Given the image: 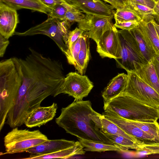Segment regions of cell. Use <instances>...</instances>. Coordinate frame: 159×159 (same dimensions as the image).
<instances>
[{"label": "cell", "mask_w": 159, "mask_h": 159, "mask_svg": "<svg viewBox=\"0 0 159 159\" xmlns=\"http://www.w3.org/2000/svg\"><path fill=\"white\" fill-rule=\"evenodd\" d=\"M125 6L134 11L142 19L147 15H156L153 9L142 5L128 2Z\"/></svg>", "instance_id": "27"}, {"label": "cell", "mask_w": 159, "mask_h": 159, "mask_svg": "<svg viewBox=\"0 0 159 159\" xmlns=\"http://www.w3.org/2000/svg\"><path fill=\"white\" fill-rule=\"evenodd\" d=\"M51 10V12L48 15V17L59 20H64L67 10L62 3L56 5Z\"/></svg>", "instance_id": "30"}, {"label": "cell", "mask_w": 159, "mask_h": 159, "mask_svg": "<svg viewBox=\"0 0 159 159\" xmlns=\"http://www.w3.org/2000/svg\"><path fill=\"white\" fill-rule=\"evenodd\" d=\"M139 22L136 20L126 21H116L114 24L116 28L129 31L139 25Z\"/></svg>", "instance_id": "33"}, {"label": "cell", "mask_w": 159, "mask_h": 159, "mask_svg": "<svg viewBox=\"0 0 159 159\" xmlns=\"http://www.w3.org/2000/svg\"><path fill=\"white\" fill-rule=\"evenodd\" d=\"M61 111L55 122L67 133L79 139L113 144L102 132V114L92 108L90 101H74Z\"/></svg>", "instance_id": "1"}, {"label": "cell", "mask_w": 159, "mask_h": 159, "mask_svg": "<svg viewBox=\"0 0 159 159\" xmlns=\"http://www.w3.org/2000/svg\"><path fill=\"white\" fill-rule=\"evenodd\" d=\"M48 139L39 130L30 131L13 128L4 137L5 152L1 155L23 152L38 145Z\"/></svg>", "instance_id": "5"}, {"label": "cell", "mask_w": 159, "mask_h": 159, "mask_svg": "<svg viewBox=\"0 0 159 159\" xmlns=\"http://www.w3.org/2000/svg\"><path fill=\"white\" fill-rule=\"evenodd\" d=\"M82 35L73 43L70 49L65 55L68 63L70 65H74L80 50Z\"/></svg>", "instance_id": "28"}, {"label": "cell", "mask_w": 159, "mask_h": 159, "mask_svg": "<svg viewBox=\"0 0 159 159\" xmlns=\"http://www.w3.org/2000/svg\"><path fill=\"white\" fill-rule=\"evenodd\" d=\"M85 16L81 12H75L67 10L63 20L66 21L72 25L75 22H78L81 21Z\"/></svg>", "instance_id": "31"}, {"label": "cell", "mask_w": 159, "mask_h": 159, "mask_svg": "<svg viewBox=\"0 0 159 159\" xmlns=\"http://www.w3.org/2000/svg\"><path fill=\"white\" fill-rule=\"evenodd\" d=\"M129 31L135 39L144 57L148 62H151L157 55L147 38L143 34L139 26Z\"/></svg>", "instance_id": "18"}, {"label": "cell", "mask_w": 159, "mask_h": 159, "mask_svg": "<svg viewBox=\"0 0 159 159\" xmlns=\"http://www.w3.org/2000/svg\"><path fill=\"white\" fill-rule=\"evenodd\" d=\"M114 18L115 21L136 20L140 22L142 19L135 12L125 6L116 9Z\"/></svg>", "instance_id": "26"}, {"label": "cell", "mask_w": 159, "mask_h": 159, "mask_svg": "<svg viewBox=\"0 0 159 159\" xmlns=\"http://www.w3.org/2000/svg\"><path fill=\"white\" fill-rule=\"evenodd\" d=\"M154 20L157 23L159 24V15H153Z\"/></svg>", "instance_id": "42"}, {"label": "cell", "mask_w": 159, "mask_h": 159, "mask_svg": "<svg viewBox=\"0 0 159 159\" xmlns=\"http://www.w3.org/2000/svg\"><path fill=\"white\" fill-rule=\"evenodd\" d=\"M72 25L66 21L48 17L47 19L40 24L24 32H15L13 35L27 36L41 34L47 35L53 40L65 55L68 50L67 41Z\"/></svg>", "instance_id": "4"}, {"label": "cell", "mask_w": 159, "mask_h": 159, "mask_svg": "<svg viewBox=\"0 0 159 159\" xmlns=\"http://www.w3.org/2000/svg\"><path fill=\"white\" fill-rule=\"evenodd\" d=\"M86 14L98 16L113 17L116 11L112 6L101 0H65Z\"/></svg>", "instance_id": "12"}, {"label": "cell", "mask_w": 159, "mask_h": 159, "mask_svg": "<svg viewBox=\"0 0 159 159\" xmlns=\"http://www.w3.org/2000/svg\"><path fill=\"white\" fill-rule=\"evenodd\" d=\"M77 142L63 139H48L38 145L30 148L26 152L30 154H48L70 147L76 144Z\"/></svg>", "instance_id": "15"}, {"label": "cell", "mask_w": 159, "mask_h": 159, "mask_svg": "<svg viewBox=\"0 0 159 159\" xmlns=\"http://www.w3.org/2000/svg\"><path fill=\"white\" fill-rule=\"evenodd\" d=\"M152 61L155 68L159 82V62L155 57L152 60Z\"/></svg>", "instance_id": "37"}, {"label": "cell", "mask_w": 159, "mask_h": 159, "mask_svg": "<svg viewBox=\"0 0 159 159\" xmlns=\"http://www.w3.org/2000/svg\"><path fill=\"white\" fill-rule=\"evenodd\" d=\"M152 23L154 25L157 34L159 37V24L157 23L154 20V18L152 20Z\"/></svg>", "instance_id": "40"}, {"label": "cell", "mask_w": 159, "mask_h": 159, "mask_svg": "<svg viewBox=\"0 0 159 159\" xmlns=\"http://www.w3.org/2000/svg\"><path fill=\"white\" fill-rule=\"evenodd\" d=\"M45 5L51 9L55 5L57 4L63 3L65 0H40Z\"/></svg>", "instance_id": "36"}, {"label": "cell", "mask_w": 159, "mask_h": 159, "mask_svg": "<svg viewBox=\"0 0 159 159\" xmlns=\"http://www.w3.org/2000/svg\"><path fill=\"white\" fill-rule=\"evenodd\" d=\"M120 42V58L115 59L117 67L126 71L134 72V64H146L148 61L141 54L137 43L134 36L129 31L118 30Z\"/></svg>", "instance_id": "6"}, {"label": "cell", "mask_w": 159, "mask_h": 159, "mask_svg": "<svg viewBox=\"0 0 159 159\" xmlns=\"http://www.w3.org/2000/svg\"><path fill=\"white\" fill-rule=\"evenodd\" d=\"M97 44V51L102 58L115 60L120 58L121 47L118 30L114 25L102 35Z\"/></svg>", "instance_id": "11"}, {"label": "cell", "mask_w": 159, "mask_h": 159, "mask_svg": "<svg viewBox=\"0 0 159 159\" xmlns=\"http://www.w3.org/2000/svg\"><path fill=\"white\" fill-rule=\"evenodd\" d=\"M85 151L84 148L79 141L75 145L68 148L45 155L30 154L29 159L61 158L67 159L78 155H84Z\"/></svg>", "instance_id": "19"}, {"label": "cell", "mask_w": 159, "mask_h": 159, "mask_svg": "<svg viewBox=\"0 0 159 159\" xmlns=\"http://www.w3.org/2000/svg\"><path fill=\"white\" fill-rule=\"evenodd\" d=\"M153 10L156 13V15H159V0L156 2Z\"/></svg>", "instance_id": "41"}, {"label": "cell", "mask_w": 159, "mask_h": 159, "mask_svg": "<svg viewBox=\"0 0 159 159\" xmlns=\"http://www.w3.org/2000/svg\"><path fill=\"white\" fill-rule=\"evenodd\" d=\"M127 81V75L124 73L118 74L110 81L102 94L104 105L123 92Z\"/></svg>", "instance_id": "16"}, {"label": "cell", "mask_w": 159, "mask_h": 159, "mask_svg": "<svg viewBox=\"0 0 159 159\" xmlns=\"http://www.w3.org/2000/svg\"><path fill=\"white\" fill-rule=\"evenodd\" d=\"M9 43L8 39L0 34V57H2L6 51L7 47Z\"/></svg>", "instance_id": "35"}, {"label": "cell", "mask_w": 159, "mask_h": 159, "mask_svg": "<svg viewBox=\"0 0 159 159\" xmlns=\"http://www.w3.org/2000/svg\"><path fill=\"white\" fill-rule=\"evenodd\" d=\"M22 80L19 58L14 57L0 62V131L17 98Z\"/></svg>", "instance_id": "2"}, {"label": "cell", "mask_w": 159, "mask_h": 159, "mask_svg": "<svg viewBox=\"0 0 159 159\" xmlns=\"http://www.w3.org/2000/svg\"><path fill=\"white\" fill-rule=\"evenodd\" d=\"M113 144L116 145L126 151L129 149L137 150L139 143L135 141L120 135L103 134Z\"/></svg>", "instance_id": "25"}, {"label": "cell", "mask_w": 159, "mask_h": 159, "mask_svg": "<svg viewBox=\"0 0 159 159\" xmlns=\"http://www.w3.org/2000/svg\"><path fill=\"white\" fill-rule=\"evenodd\" d=\"M93 87V83L87 76L70 72L65 76L53 97L64 93L74 97V101L81 100L88 95Z\"/></svg>", "instance_id": "8"}, {"label": "cell", "mask_w": 159, "mask_h": 159, "mask_svg": "<svg viewBox=\"0 0 159 159\" xmlns=\"http://www.w3.org/2000/svg\"><path fill=\"white\" fill-rule=\"evenodd\" d=\"M19 22L16 10L0 1V34L8 39L15 32Z\"/></svg>", "instance_id": "13"}, {"label": "cell", "mask_w": 159, "mask_h": 159, "mask_svg": "<svg viewBox=\"0 0 159 159\" xmlns=\"http://www.w3.org/2000/svg\"><path fill=\"white\" fill-rule=\"evenodd\" d=\"M102 115L113 122L128 134L135 138L139 142L140 147L150 143L157 139L142 130L132 120L124 118L111 110L106 109Z\"/></svg>", "instance_id": "10"}, {"label": "cell", "mask_w": 159, "mask_h": 159, "mask_svg": "<svg viewBox=\"0 0 159 159\" xmlns=\"http://www.w3.org/2000/svg\"><path fill=\"white\" fill-rule=\"evenodd\" d=\"M84 32V31L83 30L77 27H76L74 30L70 31L67 44L68 48V51L70 49L73 43L75 42Z\"/></svg>", "instance_id": "32"}, {"label": "cell", "mask_w": 159, "mask_h": 159, "mask_svg": "<svg viewBox=\"0 0 159 159\" xmlns=\"http://www.w3.org/2000/svg\"><path fill=\"white\" fill-rule=\"evenodd\" d=\"M153 18L152 15L145 16L139 22V26L150 42L157 55H159V37L152 23Z\"/></svg>", "instance_id": "21"}, {"label": "cell", "mask_w": 159, "mask_h": 159, "mask_svg": "<svg viewBox=\"0 0 159 159\" xmlns=\"http://www.w3.org/2000/svg\"><path fill=\"white\" fill-rule=\"evenodd\" d=\"M103 109L113 111L122 117L132 121L153 122L159 119V109L123 93L104 105Z\"/></svg>", "instance_id": "3"}, {"label": "cell", "mask_w": 159, "mask_h": 159, "mask_svg": "<svg viewBox=\"0 0 159 159\" xmlns=\"http://www.w3.org/2000/svg\"><path fill=\"white\" fill-rule=\"evenodd\" d=\"M9 7L18 10L23 8L30 9L47 14L51 10L40 0H0Z\"/></svg>", "instance_id": "20"}, {"label": "cell", "mask_w": 159, "mask_h": 159, "mask_svg": "<svg viewBox=\"0 0 159 159\" xmlns=\"http://www.w3.org/2000/svg\"><path fill=\"white\" fill-rule=\"evenodd\" d=\"M142 155L159 154V141H154L150 144L141 147L137 151Z\"/></svg>", "instance_id": "29"}, {"label": "cell", "mask_w": 159, "mask_h": 159, "mask_svg": "<svg viewBox=\"0 0 159 159\" xmlns=\"http://www.w3.org/2000/svg\"><path fill=\"white\" fill-rule=\"evenodd\" d=\"M90 58L89 38L84 32L82 35L81 49L74 65L80 74H85Z\"/></svg>", "instance_id": "22"}, {"label": "cell", "mask_w": 159, "mask_h": 159, "mask_svg": "<svg viewBox=\"0 0 159 159\" xmlns=\"http://www.w3.org/2000/svg\"><path fill=\"white\" fill-rule=\"evenodd\" d=\"M113 18L86 14L82 20L78 22V26L89 38L93 40L97 44L102 35L113 25L112 22Z\"/></svg>", "instance_id": "9"}, {"label": "cell", "mask_w": 159, "mask_h": 159, "mask_svg": "<svg viewBox=\"0 0 159 159\" xmlns=\"http://www.w3.org/2000/svg\"><path fill=\"white\" fill-rule=\"evenodd\" d=\"M79 142L84 148L85 151L101 152L106 151L124 152L117 145L102 142L79 139Z\"/></svg>", "instance_id": "23"}, {"label": "cell", "mask_w": 159, "mask_h": 159, "mask_svg": "<svg viewBox=\"0 0 159 159\" xmlns=\"http://www.w3.org/2000/svg\"><path fill=\"white\" fill-rule=\"evenodd\" d=\"M134 65L135 70L134 72L159 94V82L152 61L146 64L135 62Z\"/></svg>", "instance_id": "17"}, {"label": "cell", "mask_w": 159, "mask_h": 159, "mask_svg": "<svg viewBox=\"0 0 159 159\" xmlns=\"http://www.w3.org/2000/svg\"><path fill=\"white\" fill-rule=\"evenodd\" d=\"M116 1L119 4V8L125 6L128 1V0H116Z\"/></svg>", "instance_id": "39"}, {"label": "cell", "mask_w": 159, "mask_h": 159, "mask_svg": "<svg viewBox=\"0 0 159 159\" xmlns=\"http://www.w3.org/2000/svg\"><path fill=\"white\" fill-rule=\"evenodd\" d=\"M106 2H107L110 3L111 5L114 8L117 9L119 8V6L118 3L116 0H103Z\"/></svg>", "instance_id": "38"}, {"label": "cell", "mask_w": 159, "mask_h": 159, "mask_svg": "<svg viewBox=\"0 0 159 159\" xmlns=\"http://www.w3.org/2000/svg\"><path fill=\"white\" fill-rule=\"evenodd\" d=\"M155 58L159 62V55H157L155 57Z\"/></svg>", "instance_id": "43"}, {"label": "cell", "mask_w": 159, "mask_h": 159, "mask_svg": "<svg viewBox=\"0 0 159 159\" xmlns=\"http://www.w3.org/2000/svg\"><path fill=\"white\" fill-rule=\"evenodd\" d=\"M127 72V83L122 93L144 104L159 109V94L134 72Z\"/></svg>", "instance_id": "7"}, {"label": "cell", "mask_w": 159, "mask_h": 159, "mask_svg": "<svg viewBox=\"0 0 159 159\" xmlns=\"http://www.w3.org/2000/svg\"><path fill=\"white\" fill-rule=\"evenodd\" d=\"M156 2H157L159 0H153Z\"/></svg>", "instance_id": "44"}, {"label": "cell", "mask_w": 159, "mask_h": 159, "mask_svg": "<svg viewBox=\"0 0 159 159\" xmlns=\"http://www.w3.org/2000/svg\"><path fill=\"white\" fill-rule=\"evenodd\" d=\"M128 2L142 5L152 9L154 8L156 3L153 0H128Z\"/></svg>", "instance_id": "34"}, {"label": "cell", "mask_w": 159, "mask_h": 159, "mask_svg": "<svg viewBox=\"0 0 159 159\" xmlns=\"http://www.w3.org/2000/svg\"><path fill=\"white\" fill-rule=\"evenodd\" d=\"M100 118L102 124V132L103 134L120 135L137 141L139 143L134 137L126 133L116 124L106 118L103 115H101Z\"/></svg>", "instance_id": "24"}, {"label": "cell", "mask_w": 159, "mask_h": 159, "mask_svg": "<svg viewBox=\"0 0 159 159\" xmlns=\"http://www.w3.org/2000/svg\"><path fill=\"white\" fill-rule=\"evenodd\" d=\"M57 108L55 102L49 106L37 107L30 113L24 124L29 128L40 127L53 119Z\"/></svg>", "instance_id": "14"}]
</instances>
